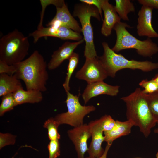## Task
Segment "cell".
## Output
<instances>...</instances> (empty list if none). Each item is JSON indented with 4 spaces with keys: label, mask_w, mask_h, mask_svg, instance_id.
<instances>
[{
    "label": "cell",
    "mask_w": 158,
    "mask_h": 158,
    "mask_svg": "<svg viewBox=\"0 0 158 158\" xmlns=\"http://www.w3.org/2000/svg\"><path fill=\"white\" fill-rule=\"evenodd\" d=\"M119 88L118 85H111L103 81L87 84L82 94V97L86 104L92 98L100 95L116 96L119 92Z\"/></svg>",
    "instance_id": "obj_13"
},
{
    "label": "cell",
    "mask_w": 158,
    "mask_h": 158,
    "mask_svg": "<svg viewBox=\"0 0 158 158\" xmlns=\"http://www.w3.org/2000/svg\"><path fill=\"white\" fill-rule=\"evenodd\" d=\"M145 95L151 113L158 125V91Z\"/></svg>",
    "instance_id": "obj_23"
},
{
    "label": "cell",
    "mask_w": 158,
    "mask_h": 158,
    "mask_svg": "<svg viewBox=\"0 0 158 158\" xmlns=\"http://www.w3.org/2000/svg\"><path fill=\"white\" fill-rule=\"evenodd\" d=\"M138 1L142 6L158 9V0H138Z\"/></svg>",
    "instance_id": "obj_31"
},
{
    "label": "cell",
    "mask_w": 158,
    "mask_h": 158,
    "mask_svg": "<svg viewBox=\"0 0 158 158\" xmlns=\"http://www.w3.org/2000/svg\"><path fill=\"white\" fill-rule=\"evenodd\" d=\"M121 99L126 105L127 120L131 121L145 137H148L157 123L142 90L137 88L129 95Z\"/></svg>",
    "instance_id": "obj_2"
},
{
    "label": "cell",
    "mask_w": 158,
    "mask_h": 158,
    "mask_svg": "<svg viewBox=\"0 0 158 158\" xmlns=\"http://www.w3.org/2000/svg\"><path fill=\"white\" fill-rule=\"evenodd\" d=\"M153 9L142 6L138 13L136 26L138 35L140 37L147 38H157L158 33L154 29L152 24Z\"/></svg>",
    "instance_id": "obj_11"
},
{
    "label": "cell",
    "mask_w": 158,
    "mask_h": 158,
    "mask_svg": "<svg viewBox=\"0 0 158 158\" xmlns=\"http://www.w3.org/2000/svg\"><path fill=\"white\" fill-rule=\"evenodd\" d=\"M16 72V68L14 65H9L0 61V74L5 73L13 75Z\"/></svg>",
    "instance_id": "obj_29"
},
{
    "label": "cell",
    "mask_w": 158,
    "mask_h": 158,
    "mask_svg": "<svg viewBox=\"0 0 158 158\" xmlns=\"http://www.w3.org/2000/svg\"><path fill=\"white\" fill-rule=\"evenodd\" d=\"M56 8V14L51 20L47 24V26H62L79 33L81 32V28L71 14L65 2L61 6Z\"/></svg>",
    "instance_id": "obj_12"
},
{
    "label": "cell",
    "mask_w": 158,
    "mask_h": 158,
    "mask_svg": "<svg viewBox=\"0 0 158 158\" xmlns=\"http://www.w3.org/2000/svg\"><path fill=\"white\" fill-rule=\"evenodd\" d=\"M127 23L120 22L117 23L113 29L115 31L116 40L111 49L116 53L127 49L136 50L138 54L145 57H150L158 52V46L150 38L142 41L131 34L126 28H131Z\"/></svg>",
    "instance_id": "obj_4"
},
{
    "label": "cell",
    "mask_w": 158,
    "mask_h": 158,
    "mask_svg": "<svg viewBox=\"0 0 158 158\" xmlns=\"http://www.w3.org/2000/svg\"><path fill=\"white\" fill-rule=\"evenodd\" d=\"M16 72L14 75L24 82L27 90L41 92L47 90L49 75L47 64L43 56L35 50L27 59L14 65Z\"/></svg>",
    "instance_id": "obj_1"
},
{
    "label": "cell",
    "mask_w": 158,
    "mask_h": 158,
    "mask_svg": "<svg viewBox=\"0 0 158 158\" xmlns=\"http://www.w3.org/2000/svg\"><path fill=\"white\" fill-rule=\"evenodd\" d=\"M29 47L28 37L16 29L0 39V61L9 65L18 63L28 54Z\"/></svg>",
    "instance_id": "obj_5"
},
{
    "label": "cell",
    "mask_w": 158,
    "mask_h": 158,
    "mask_svg": "<svg viewBox=\"0 0 158 158\" xmlns=\"http://www.w3.org/2000/svg\"><path fill=\"white\" fill-rule=\"evenodd\" d=\"M96 120L103 132L110 130L114 126L116 121L110 115H107L103 116Z\"/></svg>",
    "instance_id": "obj_25"
},
{
    "label": "cell",
    "mask_w": 158,
    "mask_h": 158,
    "mask_svg": "<svg viewBox=\"0 0 158 158\" xmlns=\"http://www.w3.org/2000/svg\"><path fill=\"white\" fill-rule=\"evenodd\" d=\"M84 41L83 39L75 42H65L53 52L47 64V68L52 70L58 68L64 60L69 59L74 53L75 49Z\"/></svg>",
    "instance_id": "obj_14"
},
{
    "label": "cell",
    "mask_w": 158,
    "mask_h": 158,
    "mask_svg": "<svg viewBox=\"0 0 158 158\" xmlns=\"http://www.w3.org/2000/svg\"><path fill=\"white\" fill-rule=\"evenodd\" d=\"M70 139L74 145L78 158H84L85 153L88 150L87 140L91 137V132L88 125L83 124L67 132Z\"/></svg>",
    "instance_id": "obj_10"
},
{
    "label": "cell",
    "mask_w": 158,
    "mask_h": 158,
    "mask_svg": "<svg viewBox=\"0 0 158 158\" xmlns=\"http://www.w3.org/2000/svg\"><path fill=\"white\" fill-rule=\"evenodd\" d=\"M139 85L144 88L142 92L145 94H151L158 91V85L153 78L150 80H143L139 83Z\"/></svg>",
    "instance_id": "obj_26"
},
{
    "label": "cell",
    "mask_w": 158,
    "mask_h": 158,
    "mask_svg": "<svg viewBox=\"0 0 158 158\" xmlns=\"http://www.w3.org/2000/svg\"><path fill=\"white\" fill-rule=\"evenodd\" d=\"M156 158H158V152L156 154Z\"/></svg>",
    "instance_id": "obj_35"
},
{
    "label": "cell",
    "mask_w": 158,
    "mask_h": 158,
    "mask_svg": "<svg viewBox=\"0 0 158 158\" xmlns=\"http://www.w3.org/2000/svg\"><path fill=\"white\" fill-rule=\"evenodd\" d=\"M154 132L156 134H158V128L155 129L154 130Z\"/></svg>",
    "instance_id": "obj_34"
},
{
    "label": "cell",
    "mask_w": 158,
    "mask_h": 158,
    "mask_svg": "<svg viewBox=\"0 0 158 158\" xmlns=\"http://www.w3.org/2000/svg\"><path fill=\"white\" fill-rule=\"evenodd\" d=\"M134 126L133 123L129 120L125 121H116L114 126L110 130L104 132V141L108 144H112L116 139L130 134Z\"/></svg>",
    "instance_id": "obj_17"
},
{
    "label": "cell",
    "mask_w": 158,
    "mask_h": 158,
    "mask_svg": "<svg viewBox=\"0 0 158 158\" xmlns=\"http://www.w3.org/2000/svg\"><path fill=\"white\" fill-rule=\"evenodd\" d=\"M108 76L99 57L86 59L80 69L76 73L77 78L86 81L87 84L103 81Z\"/></svg>",
    "instance_id": "obj_8"
},
{
    "label": "cell",
    "mask_w": 158,
    "mask_h": 158,
    "mask_svg": "<svg viewBox=\"0 0 158 158\" xmlns=\"http://www.w3.org/2000/svg\"><path fill=\"white\" fill-rule=\"evenodd\" d=\"M88 125L91 132L92 140L87 152L89 157L98 158L103 154L104 151L101 146L105 140L104 132L95 120L90 121Z\"/></svg>",
    "instance_id": "obj_15"
},
{
    "label": "cell",
    "mask_w": 158,
    "mask_h": 158,
    "mask_svg": "<svg viewBox=\"0 0 158 158\" xmlns=\"http://www.w3.org/2000/svg\"><path fill=\"white\" fill-rule=\"evenodd\" d=\"M69 63L67 68V73L63 86L66 93L69 92V82L71 77L75 68L77 67L79 60L78 54L74 52L68 59Z\"/></svg>",
    "instance_id": "obj_21"
},
{
    "label": "cell",
    "mask_w": 158,
    "mask_h": 158,
    "mask_svg": "<svg viewBox=\"0 0 158 158\" xmlns=\"http://www.w3.org/2000/svg\"><path fill=\"white\" fill-rule=\"evenodd\" d=\"M29 36L33 37L35 43L43 37H54L62 40H71L77 41L83 39V37L80 33L62 26H42L30 33Z\"/></svg>",
    "instance_id": "obj_9"
},
{
    "label": "cell",
    "mask_w": 158,
    "mask_h": 158,
    "mask_svg": "<svg viewBox=\"0 0 158 158\" xmlns=\"http://www.w3.org/2000/svg\"><path fill=\"white\" fill-rule=\"evenodd\" d=\"M49 152V158H57L60 155L59 140H50L47 146Z\"/></svg>",
    "instance_id": "obj_27"
},
{
    "label": "cell",
    "mask_w": 158,
    "mask_h": 158,
    "mask_svg": "<svg viewBox=\"0 0 158 158\" xmlns=\"http://www.w3.org/2000/svg\"><path fill=\"white\" fill-rule=\"evenodd\" d=\"M102 10L104 14V19L101 28V32L105 37L111 34L115 25L121 22V18L116 12L114 6L109 3L107 0H103Z\"/></svg>",
    "instance_id": "obj_16"
},
{
    "label": "cell",
    "mask_w": 158,
    "mask_h": 158,
    "mask_svg": "<svg viewBox=\"0 0 158 158\" xmlns=\"http://www.w3.org/2000/svg\"><path fill=\"white\" fill-rule=\"evenodd\" d=\"M23 88L21 83L14 75L0 74V96L13 93L18 90Z\"/></svg>",
    "instance_id": "obj_19"
},
{
    "label": "cell",
    "mask_w": 158,
    "mask_h": 158,
    "mask_svg": "<svg viewBox=\"0 0 158 158\" xmlns=\"http://www.w3.org/2000/svg\"><path fill=\"white\" fill-rule=\"evenodd\" d=\"M67 98L65 102L68 108L66 112L57 114L54 118L59 125L67 124L74 128L83 124L84 117L95 110L92 105L83 106L80 104L79 97L69 92L66 93Z\"/></svg>",
    "instance_id": "obj_7"
},
{
    "label": "cell",
    "mask_w": 158,
    "mask_h": 158,
    "mask_svg": "<svg viewBox=\"0 0 158 158\" xmlns=\"http://www.w3.org/2000/svg\"><path fill=\"white\" fill-rule=\"evenodd\" d=\"M12 158H14L13 157H12Z\"/></svg>",
    "instance_id": "obj_36"
},
{
    "label": "cell",
    "mask_w": 158,
    "mask_h": 158,
    "mask_svg": "<svg viewBox=\"0 0 158 158\" xmlns=\"http://www.w3.org/2000/svg\"><path fill=\"white\" fill-rule=\"evenodd\" d=\"M16 136L9 133H0V149L10 145H13L15 142Z\"/></svg>",
    "instance_id": "obj_28"
},
{
    "label": "cell",
    "mask_w": 158,
    "mask_h": 158,
    "mask_svg": "<svg viewBox=\"0 0 158 158\" xmlns=\"http://www.w3.org/2000/svg\"><path fill=\"white\" fill-rule=\"evenodd\" d=\"M13 94L15 106L25 103H39L43 98L42 92L35 90H25L23 88Z\"/></svg>",
    "instance_id": "obj_18"
},
{
    "label": "cell",
    "mask_w": 158,
    "mask_h": 158,
    "mask_svg": "<svg viewBox=\"0 0 158 158\" xmlns=\"http://www.w3.org/2000/svg\"><path fill=\"white\" fill-rule=\"evenodd\" d=\"M60 125L54 118L51 117L46 121L43 127L47 129L49 139L50 140H59L60 135L58 132V128Z\"/></svg>",
    "instance_id": "obj_22"
},
{
    "label": "cell",
    "mask_w": 158,
    "mask_h": 158,
    "mask_svg": "<svg viewBox=\"0 0 158 158\" xmlns=\"http://www.w3.org/2000/svg\"><path fill=\"white\" fill-rule=\"evenodd\" d=\"M80 1L82 3L93 6L96 7L99 11L101 19L103 20L102 13L103 0H80Z\"/></svg>",
    "instance_id": "obj_30"
},
{
    "label": "cell",
    "mask_w": 158,
    "mask_h": 158,
    "mask_svg": "<svg viewBox=\"0 0 158 158\" xmlns=\"http://www.w3.org/2000/svg\"><path fill=\"white\" fill-rule=\"evenodd\" d=\"M15 106L13 93L9 94L2 97L0 105V116L13 109Z\"/></svg>",
    "instance_id": "obj_24"
},
{
    "label": "cell",
    "mask_w": 158,
    "mask_h": 158,
    "mask_svg": "<svg viewBox=\"0 0 158 158\" xmlns=\"http://www.w3.org/2000/svg\"><path fill=\"white\" fill-rule=\"evenodd\" d=\"M73 16L77 17L81 24V32L85 45L84 56L85 59L97 57L93 41V29L90 22L91 17L100 21L101 19L99 11L95 6L82 3L74 6Z\"/></svg>",
    "instance_id": "obj_6"
},
{
    "label": "cell",
    "mask_w": 158,
    "mask_h": 158,
    "mask_svg": "<svg viewBox=\"0 0 158 158\" xmlns=\"http://www.w3.org/2000/svg\"><path fill=\"white\" fill-rule=\"evenodd\" d=\"M115 9L121 18L123 20L128 21V14L135 11L133 4L130 0H116Z\"/></svg>",
    "instance_id": "obj_20"
},
{
    "label": "cell",
    "mask_w": 158,
    "mask_h": 158,
    "mask_svg": "<svg viewBox=\"0 0 158 158\" xmlns=\"http://www.w3.org/2000/svg\"><path fill=\"white\" fill-rule=\"evenodd\" d=\"M104 49L102 56L99 58L108 76L114 77L119 71L126 68L138 69L148 72L158 68V63L148 61H139L128 60L122 55L114 51L106 42L102 43Z\"/></svg>",
    "instance_id": "obj_3"
},
{
    "label": "cell",
    "mask_w": 158,
    "mask_h": 158,
    "mask_svg": "<svg viewBox=\"0 0 158 158\" xmlns=\"http://www.w3.org/2000/svg\"><path fill=\"white\" fill-rule=\"evenodd\" d=\"M112 144H109L107 143V145L106 146L105 149H104V152L103 154L99 157L98 158H107V153L108 152V151L109 150V148H110ZM86 158H95L94 157H88Z\"/></svg>",
    "instance_id": "obj_32"
},
{
    "label": "cell",
    "mask_w": 158,
    "mask_h": 158,
    "mask_svg": "<svg viewBox=\"0 0 158 158\" xmlns=\"http://www.w3.org/2000/svg\"><path fill=\"white\" fill-rule=\"evenodd\" d=\"M153 79L155 81L158 85V74H156L153 78Z\"/></svg>",
    "instance_id": "obj_33"
}]
</instances>
